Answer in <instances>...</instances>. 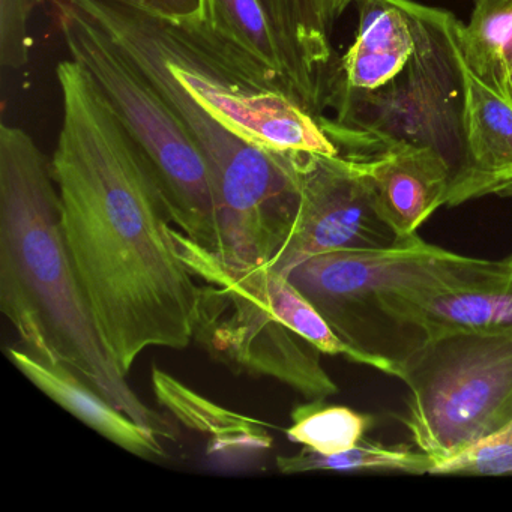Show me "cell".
Returning a JSON list of instances; mask_svg holds the SVG:
<instances>
[{
	"mask_svg": "<svg viewBox=\"0 0 512 512\" xmlns=\"http://www.w3.org/2000/svg\"><path fill=\"white\" fill-rule=\"evenodd\" d=\"M62 127L50 167L62 229L113 364L127 376L151 347L194 341L199 281L139 149L88 71L56 67Z\"/></svg>",
	"mask_w": 512,
	"mask_h": 512,
	"instance_id": "6da1fadb",
	"label": "cell"
},
{
	"mask_svg": "<svg viewBox=\"0 0 512 512\" xmlns=\"http://www.w3.org/2000/svg\"><path fill=\"white\" fill-rule=\"evenodd\" d=\"M0 310L23 347L82 374L160 439L169 421L146 406L104 347L80 286L46 155L25 130L0 127Z\"/></svg>",
	"mask_w": 512,
	"mask_h": 512,
	"instance_id": "7a4b0ae2",
	"label": "cell"
},
{
	"mask_svg": "<svg viewBox=\"0 0 512 512\" xmlns=\"http://www.w3.org/2000/svg\"><path fill=\"white\" fill-rule=\"evenodd\" d=\"M176 250L199 281L194 341L238 374L271 377L307 398L338 392L322 355L397 377V367L347 344L287 275L235 266L172 226Z\"/></svg>",
	"mask_w": 512,
	"mask_h": 512,
	"instance_id": "3957f363",
	"label": "cell"
},
{
	"mask_svg": "<svg viewBox=\"0 0 512 512\" xmlns=\"http://www.w3.org/2000/svg\"><path fill=\"white\" fill-rule=\"evenodd\" d=\"M85 11L178 116L211 173L217 256L235 266H269L289 239L301 203V152H275L224 127L178 82L122 0H71Z\"/></svg>",
	"mask_w": 512,
	"mask_h": 512,
	"instance_id": "277c9868",
	"label": "cell"
},
{
	"mask_svg": "<svg viewBox=\"0 0 512 512\" xmlns=\"http://www.w3.org/2000/svg\"><path fill=\"white\" fill-rule=\"evenodd\" d=\"M415 52L382 88L332 104L319 118L344 157H370L397 145L439 152L452 184L466 163V71L458 46L460 20L442 8L407 0ZM451 190V188H449Z\"/></svg>",
	"mask_w": 512,
	"mask_h": 512,
	"instance_id": "5b68a950",
	"label": "cell"
},
{
	"mask_svg": "<svg viewBox=\"0 0 512 512\" xmlns=\"http://www.w3.org/2000/svg\"><path fill=\"white\" fill-rule=\"evenodd\" d=\"M50 2L71 61L88 71L139 149L170 223L217 253V203L202 152L160 92L95 20L71 0Z\"/></svg>",
	"mask_w": 512,
	"mask_h": 512,
	"instance_id": "8992f818",
	"label": "cell"
},
{
	"mask_svg": "<svg viewBox=\"0 0 512 512\" xmlns=\"http://www.w3.org/2000/svg\"><path fill=\"white\" fill-rule=\"evenodd\" d=\"M293 286L347 344L397 367L407 358L385 302L410 290H446L511 278L508 259H473L419 236L380 251H337L311 257L289 272Z\"/></svg>",
	"mask_w": 512,
	"mask_h": 512,
	"instance_id": "52a82bcc",
	"label": "cell"
},
{
	"mask_svg": "<svg viewBox=\"0 0 512 512\" xmlns=\"http://www.w3.org/2000/svg\"><path fill=\"white\" fill-rule=\"evenodd\" d=\"M128 7L178 82L236 136L269 151L340 155L319 118L253 62L221 43L196 14L164 19Z\"/></svg>",
	"mask_w": 512,
	"mask_h": 512,
	"instance_id": "ba28073f",
	"label": "cell"
},
{
	"mask_svg": "<svg viewBox=\"0 0 512 512\" xmlns=\"http://www.w3.org/2000/svg\"><path fill=\"white\" fill-rule=\"evenodd\" d=\"M397 379L409 389L398 419L437 464L512 421V337L430 338L398 365Z\"/></svg>",
	"mask_w": 512,
	"mask_h": 512,
	"instance_id": "9c48e42d",
	"label": "cell"
},
{
	"mask_svg": "<svg viewBox=\"0 0 512 512\" xmlns=\"http://www.w3.org/2000/svg\"><path fill=\"white\" fill-rule=\"evenodd\" d=\"M403 244L358 158L301 152V203L289 239L268 268L289 275L311 257Z\"/></svg>",
	"mask_w": 512,
	"mask_h": 512,
	"instance_id": "30bf717a",
	"label": "cell"
},
{
	"mask_svg": "<svg viewBox=\"0 0 512 512\" xmlns=\"http://www.w3.org/2000/svg\"><path fill=\"white\" fill-rule=\"evenodd\" d=\"M385 313L407 356L443 335L512 337V278L457 289L398 292L385 302Z\"/></svg>",
	"mask_w": 512,
	"mask_h": 512,
	"instance_id": "8fae6325",
	"label": "cell"
},
{
	"mask_svg": "<svg viewBox=\"0 0 512 512\" xmlns=\"http://www.w3.org/2000/svg\"><path fill=\"white\" fill-rule=\"evenodd\" d=\"M355 41L335 61L326 110L338 101L368 94L391 82L415 52V28L407 0H355Z\"/></svg>",
	"mask_w": 512,
	"mask_h": 512,
	"instance_id": "7c38bea8",
	"label": "cell"
},
{
	"mask_svg": "<svg viewBox=\"0 0 512 512\" xmlns=\"http://www.w3.org/2000/svg\"><path fill=\"white\" fill-rule=\"evenodd\" d=\"M358 158L371 179L380 208L403 242L446 206L452 173L445 158L431 148L397 145Z\"/></svg>",
	"mask_w": 512,
	"mask_h": 512,
	"instance_id": "4fadbf2b",
	"label": "cell"
},
{
	"mask_svg": "<svg viewBox=\"0 0 512 512\" xmlns=\"http://www.w3.org/2000/svg\"><path fill=\"white\" fill-rule=\"evenodd\" d=\"M8 358L47 397L104 439L140 458L166 455L160 437L113 406L82 374L62 362L49 361L26 347H10Z\"/></svg>",
	"mask_w": 512,
	"mask_h": 512,
	"instance_id": "5bb4252c",
	"label": "cell"
},
{
	"mask_svg": "<svg viewBox=\"0 0 512 512\" xmlns=\"http://www.w3.org/2000/svg\"><path fill=\"white\" fill-rule=\"evenodd\" d=\"M464 62V61H463ZM466 71V163L449 190L446 206L493 194L512 181V101Z\"/></svg>",
	"mask_w": 512,
	"mask_h": 512,
	"instance_id": "9a60e30c",
	"label": "cell"
},
{
	"mask_svg": "<svg viewBox=\"0 0 512 512\" xmlns=\"http://www.w3.org/2000/svg\"><path fill=\"white\" fill-rule=\"evenodd\" d=\"M196 16L221 43L253 62L298 100L286 53L259 0H199Z\"/></svg>",
	"mask_w": 512,
	"mask_h": 512,
	"instance_id": "2e32d148",
	"label": "cell"
},
{
	"mask_svg": "<svg viewBox=\"0 0 512 512\" xmlns=\"http://www.w3.org/2000/svg\"><path fill=\"white\" fill-rule=\"evenodd\" d=\"M152 386L158 401L190 425L191 430L209 434L217 451H256L271 446V436L260 422L211 403L163 370H152Z\"/></svg>",
	"mask_w": 512,
	"mask_h": 512,
	"instance_id": "e0dca14e",
	"label": "cell"
},
{
	"mask_svg": "<svg viewBox=\"0 0 512 512\" xmlns=\"http://www.w3.org/2000/svg\"><path fill=\"white\" fill-rule=\"evenodd\" d=\"M464 64L508 97L512 71V0H475L469 23L458 26Z\"/></svg>",
	"mask_w": 512,
	"mask_h": 512,
	"instance_id": "ac0fdd59",
	"label": "cell"
},
{
	"mask_svg": "<svg viewBox=\"0 0 512 512\" xmlns=\"http://www.w3.org/2000/svg\"><path fill=\"white\" fill-rule=\"evenodd\" d=\"M436 460L427 452L410 445H383L364 439L338 454H319L304 448L295 455L277 457V469L284 475L337 470V472H398L407 475H431Z\"/></svg>",
	"mask_w": 512,
	"mask_h": 512,
	"instance_id": "d6986e66",
	"label": "cell"
},
{
	"mask_svg": "<svg viewBox=\"0 0 512 512\" xmlns=\"http://www.w3.org/2000/svg\"><path fill=\"white\" fill-rule=\"evenodd\" d=\"M373 427V416L346 406H331L320 398L293 409L286 436L290 442L329 455L358 445Z\"/></svg>",
	"mask_w": 512,
	"mask_h": 512,
	"instance_id": "ffe728a7",
	"label": "cell"
},
{
	"mask_svg": "<svg viewBox=\"0 0 512 512\" xmlns=\"http://www.w3.org/2000/svg\"><path fill=\"white\" fill-rule=\"evenodd\" d=\"M512 473V421L466 451L436 464L431 475L500 476Z\"/></svg>",
	"mask_w": 512,
	"mask_h": 512,
	"instance_id": "44dd1931",
	"label": "cell"
},
{
	"mask_svg": "<svg viewBox=\"0 0 512 512\" xmlns=\"http://www.w3.org/2000/svg\"><path fill=\"white\" fill-rule=\"evenodd\" d=\"M32 0H0V62L2 67L20 70L29 61V16Z\"/></svg>",
	"mask_w": 512,
	"mask_h": 512,
	"instance_id": "7402d4cb",
	"label": "cell"
},
{
	"mask_svg": "<svg viewBox=\"0 0 512 512\" xmlns=\"http://www.w3.org/2000/svg\"><path fill=\"white\" fill-rule=\"evenodd\" d=\"M122 2L164 19H185L199 11V0H122Z\"/></svg>",
	"mask_w": 512,
	"mask_h": 512,
	"instance_id": "603a6c76",
	"label": "cell"
},
{
	"mask_svg": "<svg viewBox=\"0 0 512 512\" xmlns=\"http://www.w3.org/2000/svg\"><path fill=\"white\" fill-rule=\"evenodd\" d=\"M352 2H355V0H322L323 11H325L329 28H334L335 22L343 16L344 11Z\"/></svg>",
	"mask_w": 512,
	"mask_h": 512,
	"instance_id": "cb8c5ba5",
	"label": "cell"
},
{
	"mask_svg": "<svg viewBox=\"0 0 512 512\" xmlns=\"http://www.w3.org/2000/svg\"><path fill=\"white\" fill-rule=\"evenodd\" d=\"M494 196L502 197V199H512V181L505 182L494 190Z\"/></svg>",
	"mask_w": 512,
	"mask_h": 512,
	"instance_id": "d4e9b609",
	"label": "cell"
},
{
	"mask_svg": "<svg viewBox=\"0 0 512 512\" xmlns=\"http://www.w3.org/2000/svg\"><path fill=\"white\" fill-rule=\"evenodd\" d=\"M508 98H509V100L512 101V71H511V76H509V80H508Z\"/></svg>",
	"mask_w": 512,
	"mask_h": 512,
	"instance_id": "484cf974",
	"label": "cell"
},
{
	"mask_svg": "<svg viewBox=\"0 0 512 512\" xmlns=\"http://www.w3.org/2000/svg\"><path fill=\"white\" fill-rule=\"evenodd\" d=\"M32 2H34V5H38L40 2H43V0H32Z\"/></svg>",
	"mask_w": 512,
	"mask_h": 512,
	"instance_id": "4316f807",
	"label": "cell"
},
{
	"mask_svg": "<svg viewBox=\"0 0 512 512\" xmlns=\"http://www.w3.org/2000/svg\"><path fill=\"white\" fill-rule=\"evenodd\" d=\"M473 2H475V0H473Z\"/></svg>",
	"mask_w": 512,
	"mask_h": 512,
	"instance_id": "83f0119b",
	"label": "cell"
}]
</instances>
